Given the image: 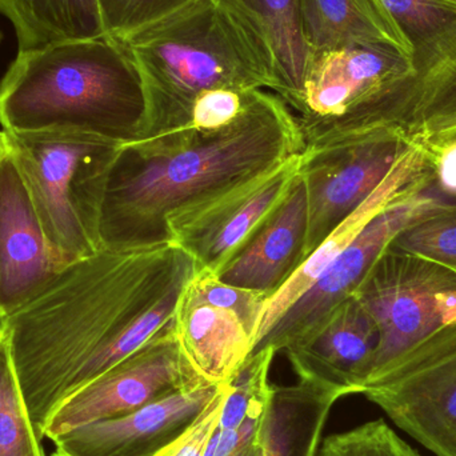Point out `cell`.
<instances>
[{"instance_id":"6da1fadb","label":"cell","mask_w":456,"mask_h":456,"mask_svg":"<svg viewBox=\"0 0 456 456\" xmlns=\"http://www.w3.org/2000/svg\"><path fill=\"white\" fill-rule=\"evenodd\" d=\"M197 270L171 241L101 248L0 321L40 441L64 399L174 323Z\"/></svg>"},{"instance_id":"7a4b0ae2","label":"cell","mask_w":456,"mask_h":456,"mask_svg":"<svg viewBox=\"0 0 456 456\" xmlns=\"http://www.w3.org/2000/svg\"><path fill=\"white\" fill-rule=\"evenodd\" d=\"M303 151L297 117L267 90H255L238 119L222 130L123 144L102 202V248L168 241L173 216Z\"/></svg>"},{"instance_id":"3957f363","label":"cell","mask_w":456,"mask_h":456,"mask_svg":"<svg viewBox=\"0 0 456 456\" xmlns=\"http://www.w3.org/2000/svg\"><path fill=\"white\" fill-rule=\"evenodd\" d=\"M112 39L135 67L143 87L146 118L136 142L186 131L192 104L205 91L226 87L278 95L273 51L235 0H190Z\"/></svg>"},{"instance_id":"277c9868","label":"cell","mask_w":456,"mask_h":456,"mask_svg":"<svg viewBox=\"0 0 456 456\" xmlns=\"http://www.w3.org/2000/svg\"><path fill=\"white\" fill-rule=\"evenodd\" d=\"M141 77L117 40H72L18 53L0 80L4 131L64 130L120 143L141 138Z\"/></svg>"},{"instance_id":"5b68a950","label":"cell","mask_w":456,"mask_h":456,"mask_svg":"<svg viewBox=\"0 0 456 456\" xmlns=\"http://www.w3.org/2000/svg\"><path fill=\"white\" fill-rule=\"evenodd\" d=\"M4 133L56 260L67 267L98 252L104 190L123 143L64 128Z\"/></svg>"},{"instance_id":"8992f818","label":"cell","mask_w":456,"mask_h":456,"mask_svg":"<svg viewBox=\"0 0 456 456\" xmlns=\"http://www.w3.org/2000/svg\"><path fill=\"white\" fill-rule=\"evenodd\" d=\"M414 61L387 45H348L311 55L294 112L305 151L379 135H402Z\"/></svg>"},{"instance_id":"52a82bcc","label":"cell","mask_w":456,"mask_h":456,"mask_svg":"<svg viewBox=\"0 0 456 456\" xmlns=\"http://www.w3.org/2000/svg\"><path fill=\"white\" fill-rule=\"evenodd\" d=\"M354 297L379 334L363 387L415 348L456 327V273L390 247Z\"/></svg>"},{"instance_id":"ba28073f","label":"cell","mask_w":456,"mask_h":456,"mask_svg":"<svg viewBox=\"0 0 456 456\" xmlns=\"http://www.w3.org/2000/svg\"><path fill=\"white\" fill-rule=\"evenodd\" d=\"M436 456H456V327L407 354L362 388Z\"/></svg>"},{"instance_id":"9c48e42d","label":"cell","mask_w":456,"mask_h":456,"mask_svg":"<svg viewBox=\"0 0 456 456\" xmlns=\"http://www.w3.org/2000/svg\"><path fill=\"white\" fill-rule=\"evenodd\" d=\"M202 382L205 379L184 356L173 323L133 355L64 399L45 426V439L53 442L83 426L130 414Z\"/></svg>"},{"instance_id":"30bf717a","label":"cell","mask_w":456,"mask_h":456,"mask_svg":"<svg viewBox=\"0 0 456 456\" xmlns=\"http://www.w3.org/2000/svg\"><path fill=\"white\" fill-rule=\"evenodd\" d=\"M444 203L433 194V187H428L412 192L378 214L315 284L273 324L252 354L267 347L273 348L276 354L286 351L315 331L338 305L355 294L398 233Z\"/></svg>"},{"instance_id":"8fae6325","label":"cell","mask_w":456,"mask_h":456,"mask_svg":"<svg viewBox=\"0 0 456 456\" xmlns=\"http://www.w3.org/2000/svg\"><path fill=\"white\" fill-rule=\"evenodd\" d=\"M302 154L167 222L168 241L218 273L289 195Z\"/></svg>"},{"instance_id":"7c38bea8","label":"cell","mask_w":456,"mask_h":456,"mask_svg":"<svg viewBox=\"0 0 456 456\" xmlns=\"http://www.w3.org/2000/svg\"><path fill=\"white\" fill-rule=\"evenodd\" d=\"M411 143L402 135H379L303 151L300 175L307 189V256L371 197Z\"/></svg>"},{"instance_id":"4fadbf2b","label":"cell","mask_w":456,"mask_h":456,"mask_svg":"<svg viewBox=\"0 0 456 456\" xmlns=\"http://www.w3.org/2000/svg\"><path fill=\"white\" fill-rule=\"evenodd\" d=\"M63 268L7 149L0 158V321L39 297Z\"/></svg>"},{"instance_id":"5bb4252c","label":"cell","mask_w":456,"mask_h":456,"mask_svg":"<svg viewBox=\"0 0 456 456\" xmlns=\"http://www.w3.org/2000/svg\"><path fill=\"white\" fill-rule=\"evenodd\" d=\"M219 387L205 380L130 414L69 431L53 444L64 456H154L200 417Z\"/></svg>"},{"instance_id":"9a60e30c","label":"cell","mask_w":456,"mask_h":456,"mask_svg":"<svg viewBox=\"0 0 456 456\" xmlns=\"http://www.w3.org/2000/svg\"><path fill=\"white\" fill-rule=\"evenodd\" d=\"M378 343L377 324L353 295L315 331L284 353L299 380L342 391L347 396L361 394Z\"/></svg>"},{"instance_id":"2e32d148","label":"cell","mask_w":456,"mask_h":456,"mask_svg":"<svg viewBox=\"0 0 456 456\" xmlns=\"http://www.w3.org/2000/svg\"><path fill=\"white\" fill-rule=\"evenodd\" d=\"M307 189L299 171L281 206L216 273L219 281L270 299L307 257Z\"/></svg>"},{"instance_id":"e0dca14e","label":"cell","mask_w":456,"mask_h":456,"mask_svg":"<svg viewBox=\"0 0 456 456\" xmlns=\"http://www.w3.org/2000/svg\"><path fill=\"white\" fill-rule=\"evenodd\" d=\"M343 396L342 391L302 380L273 385L251 456H315L330 411Z\"/></svg>"},{"instance_id":"ac0fdd59","label":"cell","mask_w":456,"mask_h":456,"mask_svg":"<svg viewBox=\"0 0 456 456\" xmlns=\"http://www.w3.org/2000/svg\"><path fill=\"white\" fill-rule=\"evenodd\" d=\"M174 331L187 361L208 382L226 383L251 356L254 342L232 311L192 302L182 292Z\"/></svg>"},{"instance_id":"d6986e66","label":"cell","mask_w":456,"mask_h":456,"mask_svg":"<svg viewBox=\"0 0 456 456\" xmlns=\"http://www.w3.org/2000/svg\"><path fill=\"white\" fill-rule=\"evenodd\" d=\"M299 15L311 55L348 45H380L415 59V45L403 28L375 15L361 0H299Z\"/></svg>"},{"instance_id":"ffe728a7","label":"cell","mask_w":456,"mask_h":456,"mask_svg":"<svg viewBox=\"0 0 456 456\" xmlns=\"http://www.w3.org/2000/svg\"><path fill=\"white\" fill-rule=\"evenodd\" d=\"M0 13L12 23L18 53L109 37L98 0H0Z\"/></svg>"},{"instance_id":"44dd1931","label":"cell","mask_w":456,"mask_h":456,"mask_svg":"<svg viewBox=\"0 0 456 456\" xmlns=\"http://www.w3.org/2000/svg\"><path fill=\"white\" fill-rule=\"evenodd\" d=\"M259 27L275 59L278 96L297 111L310 64L311 51L303 37L299 0H235Z\"/></svg>"},{"instance_id":"7402d4cb","label":"cell","mask_w":456,"mask_h":456,"mask_svg":"<svg viewBox=\"0 0 456 456\" xmlns=\"http://www.w3.org/2000/svg\"><path fill=\"white\" fill-rule=\"evenodd\" d=\"M0 456H45L16 375L7 332L0 326Z\"/></svg>"},{"instance_id":"603a6c76","label":"cell","mask_w":456,"mask_h":456,"mask_svg":"<svg viewBox=\"0 0 456 456\" xmlns=\"http://www.w3.org/2000/svg\"><path fill=\"white\" fill-rule=\"evenodd\" d=\"M275 355L271 347L252 354L227 380L219 428L235 430L265 412L273 388L268 375Z\"/></svg>"},{"instance_id":"cb8c5ba5","label":"cell","mask_w":456,"mask_h":456,"mask_svg":"<svg viewBox=\"0 0 456 456\" xmlns=\"http://www.w3.org/2000/svg\"><path fill=\"white\" fill-rule=\"evenodd\" d=\"M390 248L436 263L456 273V203H444L402 230Z\"/></svg>"},{"instance_id":"d4e9b609","label":"cell","mask_w":456,"mask_h":456,"mask_svg":"<svg viewBox=\"0 0 456 456\" xmlns=\"http://www.w3.org/2000/svg\"><path fill=\"white\" fill-rule=\"evenodd\" d=\"M183 295L192 302L232 311L248 330L255 345L257 327H259L267 297H263L259 292L228 286L219 281L216 273L208 270H197L195 275L184 287Z\"/></svg>"},{"instance_id":"484cf974","label":"cell","mask_w":456,"mask_h":456,"mask_svg":"<svg viewBox=\"0 0 456 456\" xmlns=\"http://www.w3.org/2000/svg\"><path fill=\"white\" fill-rule=\"evenodd\" d=\"M315 456H422L383 419L334 434L319 444Z\"/></svg>"},{"instance_id":"4316f807","label":"cell","mask_w":456,"mask_h":456,"mask_svg":"<svg viewBox=\"0 0 456 456\" xmlns=\"http://www.w3.org/2000/svg\"><path fill=\"white\" fill-rule=\"evenodd\" d=\"M190 0H98L104 29L110 37H120L147 26Z\"/></svg>"},{"instance_id":"83f0119b","label":"cell","mask_w":456,"mask_h":456,"mask_svg":"<svg viewBox=\"0 0 456 456\" xmlns=\"http://www.w3.org/2000/svg\"><path fill=\"white\" fill-rule=\"evenodd\" d=\"M254 91L226 87L205 91L192 104L191 122L186 131L213 133L227 127L244 111Z\"/></svg>"},{"instance_id":"f1b7e54d","label":"cell","mask_w":456,"mask_h":456,"mask_svg":"<svg viewBox=\"0 0 456 456\" xmlns=\"http://www.w3.org/2000/svg\"><path fill=\"white\" fill-rule=\"evenodd\" d=\"M226 395V383H222L213 401L200 417L167 446L154 456H206L211 438L216 434L221 418L222 404Z\"/></svg>"},{"instance_id":"f546056e","label":"cell","mask_w":456,"mask_h":456,"mask_svg":"<svg viewBox=\"0 0 456 456\" xmlns=\"http://www.w3.org/2000/svg\"><path fill=\"white\" fill-rule=\"evenodd\" d=\"M434 187L447 197L456 198V138L426 144Z\"/></svg>"},{"instance_id":"4dcf8cb0","label":"cell","mask_w":456,"mask_h":456,"mask_svg":"<svg viewBox=\"0 0 456 456\" xmlns=\"http://www.w3.org/2000/svg\"><path fill=\"white\" fill-rule=\"evenodd\" d=\"M262 415L251 418L235 430H222L218 426L208 444L206 456H251Z\"/></svg>"},{"instance_id":"1f68e13d","label":"cell","mask_w":456,"mask_h":456,"mask_svg":"<svg viewBox=\"0 0 456 456\" xmlns=\"http://www.w3.org/2000/svg\"><path fill=\"white\" fill-rule=\"evenodd\" d=\"M456 138V114L452 115L449 119L444 120L428 139L426 144L431 142L444 141V139Z\"/></svg>"},{"instance_id":"d6a6232c","label":"cell","mask_w":456,"mask_h":456,"mask_svg":"<svg viewBox=\"0 0 456 456\" xmlns=\"http://www.w3.org/2000/svg\"><path fill=\"white\" fill-rule=\"evenodd\" d=\"M5 150H7V139H5L4 131L0 130V158L4 154Z\"/></svg>"},{"instance_id":"836d02e7","label":"cell","mask_w":456,"mask_h":456,"mask_svg":"<svg viewBox=\"0 0 456 456\" xmlns=\"http://www.w3.org/2000/svg\"><path fill=\"white\" fill-rule=\"evenodd\" d=\"M53 456H64V455L61 454V452H53Z\"/></svg>"},{"instance_id":"e575fe53","label":"cell","mask_w":456,"mask_h":456,"mask_svg":"<svg viewBox=\"0 0 456 456\" xmlns=\"http://www.w3.org/2000/svg\"><path fill=\"white\" fill-rule=\"evenodd\" d=\"M447 2L452 3V4L456 5V0H447Z\"/></svg>"}]
</instances>
